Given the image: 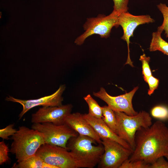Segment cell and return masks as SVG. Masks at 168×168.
<instances>
[{"label":"cell","instance_id":"cell-1","mask_svg":"<svg viewBox=\"0 0 168 168\" xmlns=\"http://www.w3.org/2000/svg\"><path fill=\"white\" fill-rule=\"evenodd\" d=\"M168 156V127L158 120L150 127H142L135 135V147L128 160L151 164L161 156Z\"/></svg>","mask_w":168,"mask_h":168},{"label":"cell","instance_id":"cell-2","mask_svg":"<svg viewBox=\"0 0 168 168\" xmlns=\"http://www.w3.org/2000/svg\"><path fill=\"white\" fill-rule=\"evenodd\" d=\"M12 139L10 152L15 155L17 162L35 155L40 146L45 143L40 132L25 126L19 127Z\"/></svg>","mask_w":168,"mask_h":168},{"label":"cell","instance_id":"cell-3","mask_svg":"<svg viewBox=\"0 0 168 168\" xmlns=\"http://www.w3.org/2000/svg\"><path fill=\"white\" fill-rule=\"evenodd\" d=\"M96 143L90 137L78 134L69 139L67 147L77 158L92 168L98 164L104 151L101 143L97 146L93 145Z\"/></svg>","mask_w":168,"mask_h":168},{"label":"cell","instance_id":"cell-4","mask_svg":"<svg viewBox=\"0 0 168 168\" xmlns=\"http://www.w3.org/2000/svg\"><path fill=\"white\" fill-rule=\"evenodd\" d=\"M114 112L117 120V135L127 142L133 150L136 132L142 127L150 126L152 124L151 117L145 111H140L133 116L123 112Z\"/></svg>","mask_w":168,"mask_h":168},{"label":"cell","instance_id":"cell-5","mask_svg":"<svg viewBox=\"0 0 168 168\" xmlns=\"http://www.w3.org/2000/svg\"><path fill=\"white\" fill-rule=\"evenodd\" d=\"M35 155L56 168H90L67 149L58 146L44 143L39 148Z\"/></svg>","mask_w":168,"mask_h":168},{"label":"cell","instance_id":"cell-6","mask_svg":"<svg viewBox=\"0 0 168 168\" xmlns=\"http://www.w3.org/2000/svg\"><path fill=\"white\" fill-rule=\"evenodd\" d=\"M119 15L112 12L108 16L99 14L96 17L87 19L83 25L84 32L75 40V44L79 45L82 44L88 37L94 34L99 35L101 38L109 37L113 27H117Z\"/></svg>","mask_w":168,"mask_h":168},{"label":"cell","instance_id":"cell-7","mask_svg":"<svg viewBox=\"0 0 168 168\" xmlns=\"http://www.w3.org/2000/svg\"><path fill=\"white\" fill-rule=\"evenodd\" d=\"M31 128L42 134L45 143L66 149L69 139L79 134L65 124L58 125L49 122L33 123Z\"/></svg>","mask_w":168,"mask_h":168},{"label":"cell","instance_id":"cell-8","mask_svg":"<svg viewBox=\"0 0 168 168\" xmlns=\"http://www.w3.org/2000/svg\"><path fill=\"white\" fill-rule=\"evenodd\" d=\"M101 140L104 151L98 164V168H119L133 152L115 141L107 139Z\"/></svg>","mask_w":168,"mask_h":168},{"label":"cell","instance_id":"cell-9","mask_svg":"<svg viewBox=\"0 0 168 168\" xmlns=\"http://www.w3.org/2000/svg\"><path fill=\"white\" fill-rule=\"evenodd\" d=\"M138 88L137 86L128 93L114 96L109 95L104 88L101 87L98 91L93 92V95L105 101L114 111L133 116L138 113L134 109L132 103L133 96Z\"/></svg>","mask_w":168,"mask_h":168},{"label":"cell","instance_id":"cell-10","mask_svg":"<svg viewBox=\"0 0 168 168\" xmlns=\"http://www.w3.org/2000/svg\"><path fill=\"white\" fill-rule=\"evenodd\" d=\"M72 107L71 104L43 106L32 114L31 122L33 123L49 122L58 125L65 124L66 118L71 113Z\"/></svg>","mask_w":168,"mask_h":168},{"label":"cell","instance_id":"cell-11","mask_svg":"<svg viewBox=\"0 0 168 168\" xmlns=\"http://www.w3.org/2000/svg\"><path fill=\"white\" fill-rule=\"evenodd\" d=\"M154 21V20L149 15L135 16L128 12H123L119 15L118 25L122 27L124 32L121 38L126 42L128 46V55L125 64H128L132 67H133L130 58L129 45L130 38L133 36L135 30L139 25Z\"/></svg>","mask_w":168,"mask_h":168},{"label":"cell","instance_id":"cell-12","mask_svg":"<svg viewBox=\"0 0 168 168\" xmlns=\"http://www.w3.org/2000/svg\"><path fill=\"white\" fill-rule=\"evenodd\" d=\"M65 88V85H61L54 93L37 99L21 100L9 96L6 97L5 100L8 101L18 103L22 105V110L19 115V119H20L28 111L35 107L38 106L45 107L59 106L62 105L63 100L62 95Z\"/></svg>","mask_w":168,"mask_h":168},{"label":"cell","instance_id":"cell-13","mask_svg":"<svg viewBox=\"0 0 168 168\" xmlns=\"http://www.w3.org/2000/svg\"><path fill=\"white\" fill-rule=\"evenodd\" d=\"M65 124L79 134L87 136L95 140L98 144L101 143V140L93 128L79 112L70 113L66 117Z\"/></svg>","mask_w":168,"mask_h":168},{"label":"cell","instance_id":"cell-14","mask_svg":"<svg viewBox=\"0 0 168 168\" xmlns=\"http://www.w3.org/2000/svg\"><path fill=\"white\" fill-rule=\"evenodd\" d=\"M82 115L91 126L101 140L107 139L114 141L127 148L133 150L127 142L120 138L107 125L102 118H95L88 114H82Z\"/></svg>","mask_w":168,"mask_h":168},{"label":"cell","instance_id":"cell-15","mask_svg":"<svg viewBox=\"0 0 168 168\" xmlns=\"http://www.w3.org/2000/svg\"><path fill=\"white\" fill-rule=\"evenodd\" d=\"M163 31L160 26L156 32L152 33L149 50L152 52L159 51L168 56V42L161 37V34Z\"/></svg>","mask_w":168,"mask_h":168},{"label":"cell","instance_id":"cell-16","mask_svg":"<svg viewBox=\"0 0 168 168\" xmlns=\"http://www.w3.org/2000/svg\"><path fill=\"white\" fill-rule=\"evenodd\" d=\"M14 168H56L48 164L35 155L14 164Z\"/></svg>","mask_w":168,"mask_h":168},{"label":"cell","instance_id":"cell-17","mask_svg":"<svg viewBox=\"0 0 168 168\" xmlns=\"http://www.w3.org/2000/svg\"><path fill=\"white\" fill-rule=\"evenodd\" d=\"M102 107V119L107 125L117 135V120L114 111L108 106L105 105Z\"/></svg>","mask_w":168,"mask_h":168},{"label":"cell","instance_id":"cell-18","mask_svg":"<svg viewBox=\"0 0 168 168\" xmlns=\"http://www.w3.org/2000/svg\"><path fill=\"white\" fill-rule=\"evenodd\" d=\"M89 107L88 114L91 116L97 119H102L103 112L102 107H100L90 95L84 97Z\"/></svg>","mask_w":168,"mask_h":168},{"label":"cell","instance_id":"cell-19","mask_svg":"<svg viewBox=\"0 0 168 168\" xmlns=\"http://www.w3.org/2000/svg\"><path fill=\"white\" fill-rule=\"evenodd\" d=\"M151 114L153 118L161 120H167L168 108L163 105H158L151 110Z\"/></svg>","mask_w":168,"mask_h":168},{"label":"cell","instance_id":"cell-20","mask_svg":"<svg viewBox=\"0 0 168 168\" xmlns=\"http://www.w3.org/2000/svg\"><path fill=\"white\" fill-rule=\"evenodd\" d=\"M150 58L144 54L140 56L139 60L142 63V74L143 79L147 82L148 78L152 75V73L149 65Z\"/></svg>","mask_w":168,"mask_h":168},{"label":"cell","instance_id":"cell-21","mask_svg":"<svg viewBox=\"0 0 168 168\" xmlns=\"http://www.w3.org/2000/svg\"><path fill=\"white\" fill-rule=\"evenodd\" d=\"M157 7L162 13L163 21L160 27L165 31L166 37H168V7L165 4L160 3Z\"/></svg>","mask_w":168,"mask_h":168},{"label":"cell","instance_id":"cell-22","mask_svg":"<svg viewBox=\"0 0 168 168\" xmlns=\"http://www.w3.org/2000/svg\"><path fill=\"white\" fill-rule=\"evenodd\" d=\"M114 5L112 12L120 15L122 13L128 12V4L129 0H113Z\"/></svg>","mask_w":168,"mask_h":168},{"label":"cell","instance_id":"cell-23","mask_svg":"<svg viewBox=\"0 0 168 168\" xmlns=\"http://www.w3.org/2000/svg\"><path fill=\"white\" fill-rule=\"evenodd\" d=\"M150 165L142 161H131L128 159L122 164L119 168H149Z\"/></svg>","mask_w":168,"mask_h":168},{"label":"cell","instance_id":"cell-24","mask_svg":"<svg viewBox=\"0 0 168 168\" xmlns=\"http://www.w3.org/2000/svg\"><path fill=\"white\" fill-rule=\"evenodd\" d=\"M9 149L4 141L0 142V165L8 162L10 160L8 156Z\"/></svg>","mask_w":168,"mask_h":168},{"label":"cell","instance_id":"cell-25","mask_svg":"<svg viewBox=\"0 0 168 168\" xmlns=\"http://www.w3.org/2000/svg\"><path fill=\"white\" fill-rule=\"evenodd\" d=\"M14 124H10L4 128L0 129V137L3 140H8L9 137L12 136L17 130L14 128Z\"/></svg>","mask_w":168,"mask_h":168},{"label":"cell","instance_id":"cell-26","mask_svg":"<svg viewBox=\"0 0 168 168\" xmlns=\"http://www.w3.org/2000/svg\"><path fill=\"white\" fill-rule=\"evenodd\" d=\"M147 83L148 84L149 86L148 94L150 96L158 87L159 80L152 75L148 78Z\"/></svg>","mask_w":168,"mask_h":168},{"label":"cell","instance_id":"cell-27","mask_svg":"<svg viewBox=\"0 0 168 168\" xmlns=\"http://www.w3.org/2000/svg\"><path fill=\"white\" fill-rule=\"evenodd\" d=\"M149 168H168V161L165 159L164 156L160 157L150 164Z\"/></svg>","mask_w":168,"mask_h":168},{"label":"cell","instance_id":"cell-28","mask_svg":"<svg viewBox=\"0 0 168 168\" xmlns=\"http://www.w3.org/2000/svg\"><path fill=\"white\" fill-rule=\"evenodd\" d=\"M165 157H166V158L167 159V160L168 161V156H165Z\"/></svg>","mask_w":168,"mask_h":168},{"label":"cell","instance_id":"cell-29","mask_svg":"<svg viewBox=\"0 0 168 168\" xmlns=\"http://www.w3.org/2000/svg\"><path fill=\"white\" fill-rule=\"evenodd\" d=\"M167 120H168V118Z\"/></svg>","mask_w":168,"mask_h":168}]
</instances>
